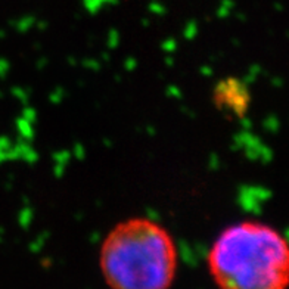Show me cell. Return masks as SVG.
Listing matches in <instances>:
<instances>
[{"instance_id":"obj_2","label":"cell","mask_w":289,"mask_h":289,"mask_svg":"<svg viewBox=\"0 0 289 289\" xmlns=\"http://www.w3.org/2000/svg\"><path fill=\"white\" fill-rule=\"evenodd\" d=\"M208 270L218 289H286V239L269 224L241 221L215 239L208 252Z\"/></svg>"},{"instance_id":"obj_1","label":"cell","mask_w":289,"mask_h":289,"mask_svg":"<svg viewBox=\"0 0 289 289\" xmlns=\"http://www.w3.org/2000/svg\"><path fill=\"white\" fill-rule=\"evenodd\" d=\"M99 261L109 289H170L179 266L173 236L145 217L112 229L101 246Z\"/></svg>"}]
</instances>
